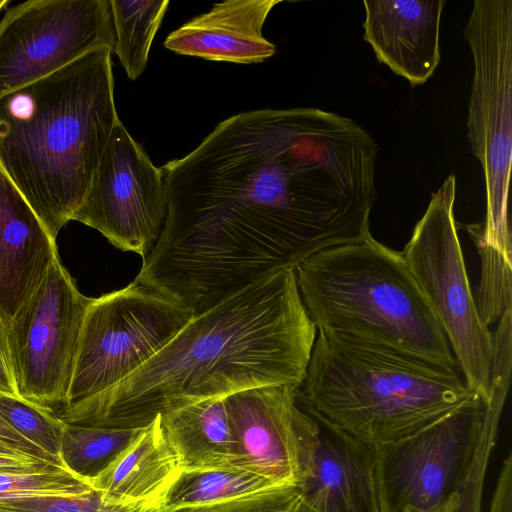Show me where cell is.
I'll return each mask as SVG.
<instances>
[{
  "instance_id": "6da1fadb",
  "label": "cell",
  "mask_w": 512,
  "mask_h": 512,
  "mask_svg": "<svg viewBox=\"0 0 512 512\" xmlns=\"http://www.w3.org/2000/svg\"><path fill=\"white\" fill-rule=\"evenodd\" d=\"M376 159L364 128L318 108L225 119L161 167L167 217L135 280L196 315L267 275L371 236Z\"/></svg>"
},
{
  "instance_id": "7a4b0ae2",
  "label": "cell",
  "mask_w": 512,
  "mask_h": 512,
  "mask_svg": "<svg viewBox=\"0 0 512 512\" xmlns=\"http://www.w3.org/2000/svg\"><path fill=\"white\" fill-rule=\"evenodd\" d=\"M316 332L295 269H282L194 315L130 376L56 416L66 425L138 429L208 398L271 385L299 389Z\"/></svg>"
},
{
  "instance_id": "3957f363",
  "label": "cell",
  "mask_w": 512,
  "mask_h": 512,
  "mask_svg": "<svg viewBox=\"0 0 512 512\" xmlns=\"http://www.w3.org/2000/svg\"><path fill=\"white\" fill-rule=\"evenodd\" d=\"M112 51H92L0 96V167L56 240L120 121Z\"/></svg>"
},
{
  "instance_id": "277c9868",
  "label": "cell",
  "mask_w": 512,
  "mask_h": 512,
  "mask_svg": "<svg viewBox=\"0 0 512 512\" xmlns=\"http://www.w3.org/2000/svg\"><path fill=\"white\" fill-rule=\"evenodd\" d=\"M474 394L458 368L318 332L297 400L318 423L377 447L416 433Z\"/></svg>"
},
{
  "instance_id": "5b68a950",
  "label": "cell",
  "mask_w": 512,
  "mask_h": 512,
  "mask_svg": "<svg viewBox=\"0 0 512 512\" xmlns=\"http://www.w3.org/2000/svg\"><path fill=\"white\" fill-rule=\"evenodd\" d=\"M295 273L303 305L318 332L458 368L401 252L372 235L318 252Z\"/></svg>"
},
{
  "instance_id": "8992f818",
  "label": "cell",
  "mask_w": 512,
  "mask_h": 512,
  "mask_svg": "<svg viewBox=\"0 0 512 512\" xmlns=\"http://www.w3.org/2000/svg\"><path fill=\"white\" fill-rule=\"evenodd\" d=\"M463 35L474 62L468 138L482 165L486 191L485 218L467 231L472 240L512 259V0H475Z\"/></svg>"
},
{
  "instance_id": "52a82bcc",
  "label": "cell",
  "mask_w": 512,
  "mask_h": 512,
  "mask_svg": "<svg viewBox=\"0 0 512 512\" xmlns=\"http://www.w3.org/2000/svg\"><path fill=\"white\" fill-rule=\"evenodd\" d=\"M507 391L495 385L488 401L474 394L416 433L377 446L386 512L427 510L460 495L475 462L491 456Z\"/></svg>"
},
{
  "instance_id": "ba28073f",
  "label": "cell",
  "mask_w": 512,
  "mask_h": 512,
  "mask_svg": "<svg viewBox=\"0 0 512 512\" xmlns=\"http://www.w3.org/2000/svg\"><path fill=\"white\" fill-rule=\"evenodd\" d=\"M450 175L414 227L401 255L431 307L466 385L484 401L491 393L494 335L482 320L466 270L454 216Z\"/></svg>"
},
{
  "instance_id": "9c48e42d",
  "label": "cell",
  "mask_w": 512,
  "mask_h": 512,
  "mask_svg": "<svg viewBox=\"0 0 512 512\" xmlns=\"http://www.w3.org/2000/svg\"><path fill=\"white\" fill-rule=\"evenodd\" d=\"M193 316L190 310L136 280L92 298L83 319L64 407L130 376Z\"/></svg>"
},
{
  "instance_id": "30bf717a",
  "label": "cell",
  "mask_w": 512,
  "mask_h": 512,
  "mask_svg": "<svg viewBox=\"0 0 512 512\" xmlns=\"http://www.w3.org/2000/svg\"><path fill=\"white\" fill-rule=\"evenodd\" d=\"M91 301L57 259L10 324L0 328L20 397L54 413L66 405Z\"/></svg>"
},
{
  "instance_id": "8fae6325",
  "label": "cell",
  "mask_w": 512,
  "mask_h": 512,
  "mask_svg": "<svg viewBox=\"0 0 512 512\" xmlns=\"http://www.w3.org/2000/svg\"><path fill=\"white\" fill-rule=\"evenodd\" d=\"M114 44L110 0L21 2L0 20V96Z\"/></svg>"
},
{
  "instance_id": "7c38bea8",
  "label": "cell",
  "mask_w": 512,
  "mask_h": 512,
  "mask_svg": "<svg viewBox=\"0 0 512 512\" xmlns=\"http://www.w3.org/2000/svg\"><path fill=\"white\" fill-rule=\"evenodd\" d=\"M167 210L161 168L119 121L71 220L96 229L116 248L144 258L162 232Z\"/></svg>"
},
{
  "instance_id": "4fadbf2b",
  "label": "cell",
  "mask_w": 512,
  "mask_h": 512,
  "mask_svg": "<svg viewBox=\"0 0 512 512\" xmlns=\"http://www.w3.org/2000/svg\"><path fill=\"white\" fill-rule=\"evenodd\" d=\"M297 393L293 386L271 385L226 396L239 443L231 465L278 485L300 486L320 428Z\"/></svg>"
},
{
  "instance_id": "5bb4252c",
  "label": "cell",
  "mask_w": 512,
  "mask_h": 512,
  "mask_svg": "<svg viewBox=\"0 0 512 512\" xmlns=\"http://www.w3.org/2000/svg\"><path fill=\"white\" fill-rule=\"evenodd\" d=\"M318 424L299 486L306 507L311 512H386L376 447Z\"/></svg>"
},
{
  "instance_id": "9a60e30c",
  "label": "cell",
  "mask_w": 512,
  "mask_h": 512,
  "mask_svg": "<svg viewBox=\"0 0 512 512\" xmlns=\"http://www.w3.org/2000/svg\"><path fill=\"white\" fill-rule=\"evenodd\" d=\"M363 38L377 60L411 86L424 84L441 60L440 21L445 0L363 1Z\"/></svg>"
},
{
  "instance_id": "2e32d148",
  "label": "cell",
  "mask_w": 512,
  "mask_h": 512,
  "mask_svg": "<svg viewBox=\"0 0 512 512\" xmlns=\"http://www.w3.org/2000/svg\"><path fill=\"white\" fill-rule=\"evenodd\" d=\"M59 259L53 239L0 167V328L14 319Z\"/></svg>"
},
{
  "instance_id": "e0dca14e",
  "label": "cell",
  "mask_w": 512,
  "mask_h": 512,
  "mask_svg": "<svg viewBox=\"0 0 512 512\" xmlns=\"http://www.w3.org/2000/svg\"><path fill=\"white\" fill-rule=\"evenodd\" d=\"M280 0H228L216 3L172 31L164 46L180 55L212 61L254 64L276 47L263 36L264 23Z\"/></svg>"
},
{
  "instance_id": "ac0fdd59",
  "label": "cell",
  "mask_w": 512,
  "mask_h": 512,
  "mask_svg": "<svg viewBox=\"0 0 512 512\" xmlns=\"http://www.w3.org/2000/svg\"><path fill=\"white\" fill-rule=\"evenodd\" d=\"M182 470L158 415L104 471L88 483L107 500L114 502L162 501Z\"/></svg>"
},
{
  "instance_id": "d6986e66",
  "label": "cell",
  "mask_w": 512,
  "mask_h": 512,
  "mask_svg": "<svg viewBox=\"0 0 512 512\" xmlns=\"http://www.w3.org/2000/svg\"><path fill=\"white\" fill-rule=\"evenodd\" d=\"M164 435L183 470L231 465L239 443L226 397L193 402L160 414Z\"/></svg>"
},
{
  "instance_id": "ffe728a7",
  "label": "cell",
  "mask_w": 512,
  "mask_h": 512,
  "mask_svg": "<svg viewBox=\"0 0 512 512\" xmlns=\"http://www.w3.org/2000/svg\"><path fill=\"white\" fill-rule=\"evenodd\" d=\"M277 486L283 485L233 465L182 470L163 497L160 510L174 512L213 505Z\"/></svg>"
},
{
  "instance_id": "44dd1931",
  "label": "cell",
  "mask_w": 512,
  "mask_h": 512,
  "mask_svg": "<svg viewBox=\"0 0 512 512\" xmlns=\"http://www.w3.org/2000/svg\"><path fill=\"white\" fill-rule=\"evenodd\" d=\"M115 33L113 52L127 76L136 80L146 69L154 37L167 11L168 0H110Z\"/></svg>"
},
{
  "instance_id": "7402d4cb",
  "label": "cell",
  "mask_w": 512,
  "mask_h": 512,
  "mask_svg": "<svg viewBox=\"0 0 512 512\" xmlns=\"http://www.w3.org/2000/svg\"><path fill=\"white\" fill-rule=\"evenodd\" d=\"M143 430L65 424L61 461L67 470L89 482L104 471Z\"/></svg>"
},
{
  "instance_id": "603a6c76",
  "label": "cell",
  "mask_w": 512,
  "mask_h": 512,
  "mask_svg": "<svg viewBox=\"0 0 512 512\" xmlns=\"http://www.w3.org/2000/svg\"><path fill=\"white\" fill-rule=\"evenodd\" d=\"M0 417L63 465L60 450L65 424L53 411L20 396L0 393Z\"/></svg>"
},
{
  "instance_id": "cb8c5ba5",
  "label": "cell",
  "mask_w": 512,
  "mask_h": 512,
  "mask_svg": "<svg viewBox=\"0 0 512 512\" xmlns=\"http://www.w3.org/2000/svg\"><path fill=\"white\" fill-rule=\"evenodd\" d=\"M162 501L120 503L97 490L71 496H39L0 501V512H156Z\"/></svg>"
},
{
  "instance_id": "d4e9b609",
  "label": "cell",
  "mask_w": 512,
  "mask_h": 512,
  "mask_svg": "<svg viewBox=\"0 0 512 512\" xmlns=\"http://www.w3.org/2000/svg\"><path fill=\"white\" fill-rule=\"evenodd\" d=\"M473 241L482 261L475 301L482 320L488 326L511 308L512 259L478 240Z\"/></svg>"
},
{
  "instance_id": "484cf974",
  "label": "cell",
  "mask_w": 512,
  "mask_h": 512,
  "mask_svg": "<svg viewBox=\"0 0 512 512\" xmlns=\"http://www.w3.org/2000/svg\"><path fill=\"white\" fill-rule=\"evenodd\" d=\"M65 467L37 473H0V501L39 496H71L93 491Z\"/></svg>"
},
{
  "instance_id": "4316f807",
  "label": "cell",
  "mask_w": 512,
  "mask_h": 512,
  "mask_svg": "<svg viewBox=\"0 0 512 512\" xmlns=\"http://www.w3.org/2000/svg\"><path fill=\"white\" fill-rule=\"evenodd\" d=\"M299 487L283 485L233 500L174 512H308Z\"/></svg>"
},
{
  "instance_id": "83f0119b",
  "label": "cell",
  "mask_w": 512,
  "mask_h": 512,
  "mask_svg": "<svg viewBox=\"0 0 512 512\" xmlns=\"http://www.w3.org/2000/svg\"><path fill=\"white\" fill-rule=\"evenodd\" d=\"M61 467L64 466L45 458L0 451V473H37Z\"/></svg>"
},
{
  "instance_id": "f1b7e54d",
  "label": "cell",
  "mask_w": 512,
  "mask_h": 512,
  "mask_svg": "<svg viewBox=\"0 0 512 512\" xmlns=\"http://www.w3.org/2000/svg\"><path fill=\"white\" fill-rule=\"evenodd\" d=\"M0 451L11 453L29 454L51 460L59 465L57 460L48 455L38 446L31 443L20 433L14 430L0 417ZM63 466V465H62Z\"/></svg>"
},
{
  "instance_id": "f546056e",
  "label": "cell",
  "mask_w": 512,
  "mask_h": 512,
  "mask_svg": "<svg viewBox=\"0 0 512 512\" xmlns=\"http://www.w3.org/2000/svg\"><path fill=\"white\" fill-rule=\"evenodd\" d=\"M489 512H512V455L503 461L491 498Z\"/></svg>"
},
{
  "instance_id": "4dcf8cb0",
  "label": "cell",
  "mask_w": 512,
  "mask_h": 512,
  "mask_svg": "<svg viewBox=\"0 0 512 512\" xmlns=\"http://www.w3.org/2000/svg\"><path fill=\"white\" fill-rule=\"evenodd\" d=\"M0 393L19 396L13 371L0 329Z\"/></svg>"
},
{
  "instance_id": "1f68e13d",
  "label": "cell",
  "mask_w": 512,
  "mask_h": 512,
  "mask_svg": "<svg viewBox=\"0 0 512 512\" xmlns=\"http://www.w3.org/2000/svg\"><path fill=\"white\" fill-rule=\"evenodd\" d=\"M460 503V495L454 494L441 504L427 510L404 508L400 512H457Z\"/></svg>"
},
{
  "instance_id": "d6a6232c",
  "label": "cell",
  "mask_w": 512,
  "mask_h": 512,
  "mask_svg": "<svg viewBox=\"0 0 512 512\" xmlns=\"http://www.w3.org/2000/svg\"><path fill=\"white\" fill-rule=\"evenodd\" d=\"M10 3L9 0H0V12Z\"/></svg>"
},
{
  "instance_id": "836d02e7",
  "label": "cell",
  "mask_w": 512,
  "mask_h": 512,
  "mask_svg": "<svg viewBox=\"0 0 512 512\" xmlns=\"http://www.w3.org/2000/svg\"><path fill=\"white\" fill-rule=\"evenodd\" d=\"M156 512H163V511H161V510L159 509V510H158V511H156Z\"/></svg>"
},
{
  "instance_id": "e575fe53",
  "label": "cell",
  "mask_w": 512,
  "mask_h": 512,
  "mask_svg": "<svg viewBox=\"0 0 512 512\" xmlns=\"http://www.w3.org/2000/svg\"><path fill=\"white\" fill-rule=\"evenodd\" d=\"M309 510V509H308ZM308 512H311L310 510Z\"/></svg>"
}]
</instances>
